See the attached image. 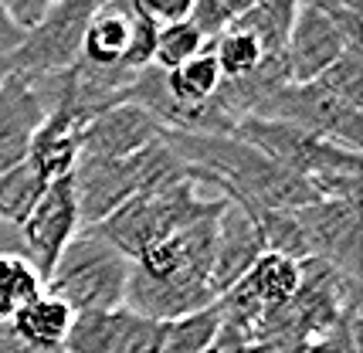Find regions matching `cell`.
<instances>
[{
    "mask_svg": "<svg viewBox=\"0 0 363 353\" xmlns=\"http://www.w3.org/2000/svg\"><path fill=\"white\" fill-rule=\"evenodd\" d=\"M133 34V7L126 0H106L95 7V14L82 34V62L95 68H119Z\"/></svg>",
    "mask_w": 363,
    "mask_h": 353,
    "instance_id": "cell-14",
    "label": "cell"
},
{
    "mask_svg": "<svg viewBox=\"0 0 363 353\" xmlns=\"http://www.w3.org/2000/svg\"><path fill=\"white\" fill-rule=\"evenodd\" d=\"M163 82H167V92L177 106H187V109H197V106H207L211 99L218 96L221 89V68L214 62L211 48H204L197 58L184 62L174 72H163Z\"/></svg>",
    "mask_w": 363,
    "mask_h": 353,
    "instance_id": "cell-17",
    "label": "cell"
},
{
    "mask_svg": "<svg viewBox=\"0 0 363 353\" xmlns=\"http://www.w3.org/2000/svg\"><path fill=\"white\" fill-rule=\"evenodd\" d=\"M21 41H24V28H17L14 17L7 14V7L0 4V58H4V55H11Z\"/></svg>",
    "mask_w": 363,
    "mask_h": 353,
    "instance_id": "cell-26",
    "label": "cell"
},
{
    "mask_svg": "<svg viewBox=\"0 0 363 353\" xmlns=\"http://www.w3.org/2000/svg\"><path fill=\"white\" fill-rule=\"evenodd\" d=\"M197 187H201L197 180H184V184L157 194H136L133 201H126L123 208L112 211L106 221L92 225L89 231H95L102 241H109L129 262H136L153 245L174 238L177 231L190 228L194 221L221 211L228 197H201Z\"/></svg>",
    "mask_w": 363,
    "mask_h": 353,
    "instance_id": "cell-1",
    "label": "cell"
},
{
    "mask_svg": "<svg viewBox=\"0 0 363 353\" xmlns=\"http://www.w3.org/2000/svg\"><path fill=\"white\" fill-rule=\"evenodd\" d=\"M72 309L55 299L51 292H41L38 299L24 303L14 316L7 320V326L14 330L17 340H24L28 347L45 353H65V337H68V326H72Z\"/></svg>",
    "mask_w": 363,
    "mask_h": 353,
    "instance_id": "cell-16",
    "label": "cell"
},
{
    "mask_svg": "<svg viewBox=\"0 0 363 353\" xmlns=\"http://www.w3.org/2000/svg\"><path fill=\"white\" fill-rule=\"evenodd\" d=\"M65 353H163V326L129 313H75Z\"/></svg>",
    "mask_w": 363,
    "mask_h": 353,
    "instance_id": "cell-7",
    "label": "cell"
},
{
    "mask_svg": "<svg viewBox=\"0 0 363 353\" xmlns=\"http://www.w3.org/2000/svg\"><path fill=\"white\" fill-rule=\"evenodd\" d=\"M207 48H211L214 62H218V68H221L224 82L248 79V75H255V72L262 68V62L269 58L265 48H262V41H258L252 31L235 28V24H231V28H224L218 38H211V41H207Z\"/></svg>",
    "mask_w": 363,
    "mask_h": 353,
    "instance_id": "cell-18",
    "label": "cell"
},
{
    "mask_svg": "<svg viewBox=\"0 0 363 353\" xmlns=\"http://www.w3.org/2000/svg\"><path fill=\"white\" fill-rule=\"evenodd\" d=\"M265 252L262 228L252 208L224 201L214 221V265H211V289L218 299H224L245 279V272L255 265V258Z\"/></svg>",
    "mask_w": 363,
    "mask_h": 353,
    "instance_id": "cell-8",
    "label": "cell"
},
{
    "mask_svg": "<svg viewBox=\"0 0 363 353\" xmlns=\"http://www.w3.org/2000/svg\"><path fill=\"white\" fill-rule=\"evenodd\" d=\"M4 323H7V313H4V306H0V326H4Z\"/></svg>",
    "mask_w": 363,
    "mask_h": 353,
    "instance_id": "cell-28",
    "label": "cell"
},
{
    "mask_svg": "<svg viewBox=\"0 0 363 353\" xmlns=\"http://www.w3.org/2000/svg\"><path fill=\"white\" fill-rule=\"evenodd\" d=\"M231 136H238L241 143L258 150L275 167H282L289 174H299L306 180L323 174L360 176V153H350L343 146L330 143V140H319V136H313V133H306L299 126H289V123L245 116Z\"/></svg>",
    "mask_w": 363,
    "mask_h": 353,
    "instance_id": "cell-4",
    "label": "cell"
},
{
    "mask_svg": "<svg viewBox=\"0 0 363 353\" xmlns=\"http://www.w3.org/2000/svg\"><path fill=\"white\" fill-rule=\"evenodd\" d=\"M92 119L82 116L72 106H51L34 129L31 146H28V167H31L41 184L72 176L82 160V133Z\"/></svg>",
    "mask_w": 363,
    "mask_h": 353,
    "instance_id": "cell-11",
    "label": "cell"
},
{
    "mask_svg": "<svg viewBox=\"0 0 363 353\" xmlns=\"http://www.w3.org/2000/svg\"><path fill=\"white\" fill-rule=\"evenodd\" d=\"M21 238L28 248V262H31L38 275L48 279L58 255L65 252V245L82 231V218H79V201H75V180L62 176V180H51L45 184L41 197L34 201L31 214L21 221Z\"/></svg>",
    "mask_w": 363,
    "mask_h": 353,
    "instance_id": "cell-6",
    "label": "cell"
},
{
    "mask_svg": "<svg viewBox=\"0 0 363 353\" xmlns=\"http://www.w3.org/2000/svg\"><path fill=\"white\" fill-rule=\"evenodd\" d=\"M0 353H45V350H34V347H28L24 340H17L14 330L4 323V326H0Z\"/></svg>",
    "mask_w": 363,
    "mask_h": 353,
    "instance_id": "cell-27",
    "label": "cell"
},
{
    "mask_svg": "<svg viewBox=\"0 0 363 353\" xmlns=\"http://www.w3.org/2000/svg\"><path fill=\"white\" fill-rule=\"evenodd\" d=\"M95 7L102 4L58 0L31 31H24V41L11 55L0 58V79H21L34 85V82L62 75L65 68H72L82 55V34Z\"/></svg>",
    "mask_w": 363,
    "mask_h": 353,
    "instance_id": "cell-3",
    "label": "cell"
},
{
    "mask_svg": "<svg viewBox=\"0 0 363 353\" xmlns=\"http://www.w3.org/2000/svg\"><path fill=\"white\" fill-rule=\"evenodd\" d=\"M41 191H45V184L28 167V160L11 167V170H4L0 174V218L11 221V225H21L31 214L34 201L41 197Z\"/></svg>",
    "mask_w": 363,
    "mask_h": 353,
    "instance_id": "cell-20",
    "label": "cell"
},
{
    "mask_svg": "<svg viewBox=\"0 0 363 353\" xmlns=\"http://www.w3.org/2000/svg\"><path fill=\"white\" fill-rule=\"evenodd\" d=\"M309 255L336 265V272H357V245H360V204L350 201H316L299 208Z\"/></svg>",
    "mask_w": 363,
    "mask_h": 353,
    "instance_id": "cell-10",
    "label": "cell"
},
{
    "mask_svg": "<svg viewBox=\"0 0 363 353\" xmlns=\"http://www.w3.org/2000/svg\"><path fill=\"white\" fill-rule=\"evenodd\" d=\"M302 289V265L296 258L262 252L228 299H248L255 306H285Z\"/></svg>",
    "mask_w": 363,
    "mask_h": 353,
    "instance_id": "cell-15",
    "label": "cell"
},
{
    "mask_svg": "<svg viewBox=\"0 0 363 353\" xmlns=\"http://www.w3.org/2000/svg\"><path fill=\"white\" fill-rule=\"evenodd\" d=\"M133 14L146 17L157 28H170V24H184L194 17V0H126Z\"/></svg>",
    "mask_w": 363,
    "mask_h": 353,
    "instance_id": "cell-24",
    "label": "cell"
},
{
    "mask_svg": "<svg viewBox=\"0 0 363 353\" xmlns=\"http://www.w3.org/2000/svg\"><path fill=\"white\" fill-rule=\"evenodd\" d=\"M347 48H360V45H350L347 38H343V31L319 7L299 0L296 17H292V28H289V41H285L289 79L316 82Z\"/></svg>",
    "mask_w": 363,
    "mask_h": 353,
    "instance_id": "cell-9",
    "label": "cell"
},
{
    "mask_svg": "<svg viewBox=\"0 0 363 353\" xmlns=\"http://www.w3.org/2000/svg\"><path fill=\"white\" fill-rule=\"evenodd\" d=\"M258 0H194V24L197 31L204 34L207 41L218 38L224 28H231L238 17L245 14L248 7H255Z\"/></svg>",
    "mask_w": 363,
    "mask_h": 353,
    "instance_id": "cell-23",
    "label": "cell"
},
{
    "mask_svg": "<svg viewBox=\"0 0 363 353\" xmlns=\"http://www.w3.org/2000/svg\"><path fill=\"white\" fill-rule=\"evenodd\" d=\"M160 126L143 109L119 102L106 113H99L82 133V160H129L140 150L160 140Z\"/></svg>",
    "mask_w": 363,
    "mask_h": 353,
    "instance_id": "cell-12",
    "label": "cell"
},
{
    "mask_svg": "<svg viewBox=\"0 0 363 353\" xmlns=\"http://www.w3.org/2000/svg\"><path fill=\"white\" fill-rule=\"evenodd\" d=\"M41 292H45V279L38 275V269H34L28 258L0 252V306H4L7 320L24 303L38 299Z\"/></svg>",
    "mask_w": 363,
    "mask_h": 353,
    "instance_id": "cell-19",
    "label": "cell"
},
{
    "mask_svg": "<svg viewBox=\"0 0 363 353\" xmlns=\"http://www.w3.org/2000/svg\"><path fill=\"white\" fill-rule=\"evenodd\" d=\"M129 269L133 262L123 252L82 228L45 279V292L62 299L72 313H112L123 309Z\"/></svg>",
    "mask_w": 363,
    "mask_h": 353,
    "instance_id": "cell-2",
    "label": "cell"
},
{
    "mask_svg": "<svg viewBox=\"0 0 363 353\" xmlns=\"http://www.w3.org/2000/svg\"><path fill=\"white\" fill-rule=\"evenodd\" d=\"M4 7H7V14L14 17L17 28H24V31H31L34 24L41 21V17L58 4V0H0Z\"/></svg>",
    "mask_w": 363,
    "mask_h": 353,
    "instance_id": "cell-25",
    "label": "cell"
},
{
    "mask_svg": "<svg viewBox=\"0 0 363 353\" xmlns=\"http://www.w3.org/2000/svg\"><path fill=\"white\" fill-rule=\"evenodd\" d=\"M41 119L45 109L28 82L0 79V174L28 160V146Z\"/></svg>",
    "mask_w": 363,
    "mask_h": 353,
    "instance_id": "cell-13",
    "label": "cell"
},
{
    "mask_svg": "<svg viewBox=\"0 0 363 353\" xmlns=\"http://www.w3.org/2000/svg\"><path fill=\"white\" fill-rule=\"evenodd\" d=\"M252 116L299 126L319 136V140H330V143L343 146L350 153H360V109H353L343 99L326 92L319 82H289L282 89H275Z\"/></svg>",
    "mask_w": 363,
    "mask_h": 353,
    "instance_id": "cell-5",
    "label": "cell"
},
{
    "mask_svg": "<svg viewBox=\"0 0 363 353\" xmlns=\"http://www.w3.org/2000/svg\"><path fill=\"white\" fill-rule=\"evenodd\" d=\"M207 48V38L197 31L194 21H184V24H170V28H160V38H157V65L160 72H174L180 68L184 62L197 58L201 51Z\"/></svg>",
    "mask_w": 363,
    "mask_h": 353,
    "instance_id": "cell-21",
    "label": "cell"
},
{
    "mask_svg": "<svg viewBox=\"0 0 363 353\" xmlns=\"http://www.w3.org/2000/svg\"><path fill=\"white\" fill-rule=\"evenodd\" d=\"M316 82L326 92H333L336 99H343L347 106L363 109V55H360V48H347Z\"/></svg>",
    "mask_w": 363,
    "mask_h": 353,
    "instance_id": "cell-22",
    "label": "cell"
}]
</instances>
